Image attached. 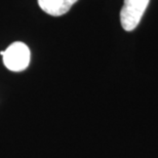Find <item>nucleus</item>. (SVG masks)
Segmentation results:
<instances>
[{
  "mask_svg": "<svg viewBox=\"0 0 158 158\" xmlns=\"http://www.w3.org/2000/svg\"><path fill=\"white\" fill-rule=\"evenodd\" d=\"M78 0H38V5L44 12L52 17H60L70 10Z\"/></svg>",
  "mask_w": 158,
  "mask_h": 158,
  "instance_id": "7ed1b4c3",
  "label": "nucleus"
},
{
  "mask_svg": "<svg viewBox=\"0 0 158 158\" xmlns=\"http://www.w3.org/2000/svg\"><path fill=\"white\" fill-rule=\"evenodd\" d=\"M150 0H124L120 10V23L125 31L135 30L140 23Z\"/></svg>",
  "mask_w": 158,
  "mask_h": 158,
  "instance_id": "f03ea898",
  "label": "nucleus"
},
{
  "mask_svg": "<svg viewBox=\"0 0 158 158\" xmlns=\"http://www.w3.org/2000/svg\"><path fill=\"white\" fill-rule=\"evenodd\" d=\"M0 55L3 58L4 66L12 72L24 71L30 64L31 52L29 47L20 41L11 43Z\"/></svg>",
  "mask_w": 158,
  "mask_h": 158,
  "instance_id": "f257e3e1",
  "label": "nucleus"
}]
</instances>
